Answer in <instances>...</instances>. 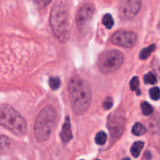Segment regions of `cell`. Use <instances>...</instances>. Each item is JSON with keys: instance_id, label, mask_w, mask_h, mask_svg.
Returning a JSON list of instances; mask_svg holds the SVG:
<instances>
[{"instance_id": "6da1fadb", "label": "cell", "mask_w": 160, "mask_h": 160, "mask_svg": "<svg viewBox=\"0 0 160 160\" xmlns=\"http://www.w3.org/2000/svg\"><path fill=\"white\" fill-rule=\"evenodd\" d=\"M69 97L74 113L83 115L88 110L92 102V89L90 84L82 78L75 76L68 84Z\"/></svg>"}, {"instance_id": "7a4b0ae2", "label": "cell", "mask_w": 160, "mask_h": 160, "mask_svg": "<svg viewBox=\"0 0 160 160\" xmlns=\"http://www.w3.org/2000/svg\"><path fill=\"white\" fill-rule=\"evenodd\" d=\"M50 27L59 42L65 43L70 38V20L67 4L62 0L55 3L49 18Z\"/></svg>"}, {"instance_id": "3957f363", "label": "cell", "mask_w": 160, "mask_h": 160, "mask_svg": "<svg viewBox=\"0 0 160 160\" xmlns=\"http://www.w3.org/2000/svg\"><path fill=\"white\" fill-rule=\"evenodd\" d=\"M56 112L52 106H45L40 111L34 124V136L38 142H44L49 138L56 126Z\"/></svg>"}, {"instance_id": "277c9868", "label": "cell", "mask_w": 160, "mask_h": 160, "mask_svg": "<svg viewBox=\"0 0 160 160\" xmlns=\"http://www.w3.org/2000/svg\"><path fill=\"white\" fill-rule=\"evenodd\" d=\"M0 123L2 126L17 136L23 135L27 131V123L23 117L9 105L1 106Z\"/></svg>"}, {"instance_id": "5b68a950", "label": "cell", "mask_w": 160, "mask_h": 160, "mask_svg": "<svg viewBox=\"0 0 160 160\" xmlns=\"http://www.w3.org/2000/svg\"><path fill=\"white\" fill-rule=\"evenodd\" d=\"M124 56L118 50L105 52L98 59V68L103 73H111L117 71L123 63Z\"/></svg>"}, {"instance_id": "8992f818", "label": "cell", "mask_w": 160, "mask_h": 160, "mask_svg": "<svg viewBox=\"0 0 160 160\" xmlns=\"http://www.w3.org/2000/svg\"><path fill=\"white\" fill-rule=\"evenodd\" d=\"M125 123V115L122 111L116 110L109 115L108 119V128L112 139L117 140L120 138L124 131Z\"/></svg>"}, {"instance_id": "52a82bcc", "label": "cell", "mask_w": 160, "mask_h": 160, "mask_svg": "<svg viewBox=\"0 0 160 160\" xmlns=\"http://www.w3.org/2000/svg\"><path fill=\"white\" fill-rule=\"evenodd\" d=\"M95 11V7L90 3L84 4L80 8L76 17V23L80 32L84 33L88 30Z\"/></svg>"}, {"instance_id": "ba28073f", "label": "cell", "mask_w": 160, "mask_h": 160, "mask_svg": "<svg viewBox=\"0 0 160 160\" xmlns=\"http://www.w3.org/2000/svg\"><path fill=\"white\" fill-rule=\"evenodd\" d=\"M137 34L132 31H118L112 36V44L123 48H132L137 43Z\"/></svg>"}, {"instance_id": "9c48e42d", "label": "cell", "mask_w": 160, "mask_h": 160, "mask_svg": "<svg viewBox=\"0 0 160 160\" xmlns=\"http://www.w3.org/2000/svg\"><path fill=\"white\" fill-rule=\"evenodd\" d=\"M142 0H122L120 5V15L125 20L133 19L142 8Z\"/></svg>"}, {"instance_id": "30bf717a", "label": "cell", "mask_w": 160, "mask_h": 160, "mask_svg": "<svg viewBox=\"0 0 160 160\" xmlns=\"http://www.w3.org/2000/svg\"><path fill=\"white\" fill-rule=\"evenodd\" d=\"M60 137L63 143H67L73 138L71 131V124H70V120L69 117H66L65 122H64L63 126L62 128V131H61Z\"/></svg>"}, {"instance_id": "8fae6325", "label": "cell", "mask_w": 160, "mask_h": 160, "mask_svg": "<svg viewBox=\"0 0 160 160\" xmlns=\"http://www.w3.org/2000/svg\"><path fill=\"white\" fill-rule=\"evenodd\" d=\"M144 145H145V143L143 142H141V141L136 142L133 144L132 147L131 148V152L134 158H138L140 156V153L142 152V148H144Z\"/></svg>"}, {"instance_id": "7c38bea8", "label": "cell", "mask_w": 160, "mask_h": 160, "mask_svg": "<svg viewBox=\"0 0 160 160\" xmlns=\"http://www.w3.org/2000/svg\"><path fill=\"white\" fill-rule=\"evenodd\" d=\"M132 133L134 134V135H137V136L143 135L144 134L146 133V128H145V126H144L142 123H136L133 126Z\"/></svg>"}, {"instance_id": "4fadbf2b", "label": "cell", "mask_w": 160, "mask_h": 160, "mask_svg": "<svg viewBox=\"0 0 160 160\" xmlns=\"http://www.w3.org/2000/svg\"><path fill=\"white\" fill-rule=\"evenodd\" d=\"M155 49H156V45H151L147 47V48H143L140 52V58L142 59H148L150 55L152 54V52L155 51Z\"/></svg>"}, {"instance_id": "5bb4252c", "label": "cell", "mask_w": 160, "mask_h": 160, "mask_svg": "<svg viewBox=\"0 0 160 160\" xmlns=\"http://www.w3.org/2000/svg\"><path fill=\"white\" fill-rule=\"evenodd\" d=\"M139 78L138 77H134L131 80V82H130V88L132 91H135L137 92V95H140V89H139Z\"/></svg>"}, {"instance_id": "9a60e30c", "label": "cell", "mask_w": 160, "mask_h": 160, "mask_svg": "<svg viewBox=\"0 0 160 160\" xmlns=\"http://www.w3.org/2000/svg\"><path fill=\"white\" fill-rule=\"evenodd\" d=\"M102 23L107 29H111L114 24V20L109 13L104 15L102 18Z\"/></svg>"}, {"instance_id": "2e32d148", "label": "cell", "mask_w": 160, "mask_h": 160, "mask_svg": "<svg viewBox=\"0 0 160 160\" xmlns=\"http://www.w3.org/2000/svg\"><path fill=\"white\" fill-rule=\"evenodd\" d=\"M107 141V134L104 131H99L95 136V142L99 145H103Z\"/></svg>"}, {"instance_id": "e0dca14e", "label": "cell", "mask_w": 160, "mask_h": 160, "mask_svg": "<svg viewBox=\"0 0 160 160\" xmlns=\"http://www.w3.org/2000/svg\"><path fill=\"white\" fill-rule=\"evenodd\" d=\"M141 108H142V113L145 116H149L153 112L152 106L149 103L147 102H142V106H141Z\"/></svg>"}, {"instance_id": "ac0fdd59", "label": "cell", "mask_w": 160, "mask_h": 160, "mask_svg": "<svg viewBox=\"0 0 160 160\" xmlns=\"http://www.w3.org/2000/svg\"><path fill=\"white\" fill-rule=\"evenodd\" d=\"M48 84H49V87L51 88L52 90H57L59 87H60L61 81L59 78H50L49 81H48Z\"/></svg>"}, {"instance_id": "d6986e66", "label": "cell", "mask_w": 160, "mask_h": 160, "mask_svg": "<svg viewBox=\"0 0 160 160\" xmlns=\"http://www.w3.org/2000/svg\"><path fill=\"white\" fill-rule=\"evenodd\" d=\"M31 1L35 5L36 7L38 8L39 9H42L48 6L52 0H31Z\"/></svg>"}, {"instance_id": "ffe728a7", "label": "cell", "mask_w": 160, "mask_h": 160, "mask_svg": "<svg viewBox=\"0 0 160 160\" xmlns=\"http://www.w3.org/2000/svg\"><path fill=\"white\" fill-rule=\"evenodd\" d=\"M144 81L146 84H156L157 83V79H156V76L153 74L152 73H148L146 75H145L144 77Z\"/></svg>"}, {"instance_id": "44dd1931", "label": "cell", "mask_w": 160, "mask_h": 160, "mask_svg": "<svg viewBox=\"0 0 160 160\" xmlns=\"http://www.w3.org/2000/svg\"><path fill=\"white\" fill-rule=\"evenodd\" d=\"M149 95L152 99L158 100L160 98V89L158 87H154L150 89Z\"/></svg>"}, {"instance_id": "7402d4cb", "label": "cell", "mask_w": 160, "mask_h": 160, "mask_svg": "<svg viewBox=\"0 0 160 160\" xmlns=\"http://www.w3.org/2000/svg\"><path fill=\"white\" fill-rule=\"evenodd\" d=\"M112 104H113V102L112 98H107L103 102V107L105 109H110L112 107Z\"/></svg>"}, {"instance_id": "603a6c76", "label": "cell", "mask_w": 160, "mask_h": 160, "mask_svg": "<svg viewBox=\"0 0 160 160\" xmlns=\"http://www.w3.org/2000/svg\"><path fill=\"white\" fill-rule=\"evenodd\" d=\"M123 160H131L129 159V158H124V159H123Z\"/></svg>"}]
</instances>
